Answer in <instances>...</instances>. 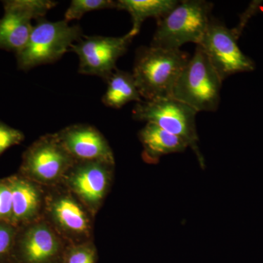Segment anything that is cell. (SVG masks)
I'll list each match as a JSON object with an SVG mask.
<instances>
[{"instance_id":"1","label":"cell","mask_w":263,"mask_h":263,"mask_svg":"<svg viewBox=\"0 0 263 263\" xmlns=\"http://www.w3.org/2000/svg\"><path fill=\"white\" fill-rule=\"evenodd\" d=\"M190 57L181 49L138 48L132 73L141 98L144 100L171 98L174 85Z\"/></svg>"},{"instance_id":"2","label":"cell","mask_w":263,"mask_h":263,"mask_svg":"<svg viewBox=\"0 0 263 263\" xmlns=\"http://www.w3.org/2000/svg\"><path fill=\"white\" fill-rule=\"evenodd\" d=\"M212 3L205 0H184L163 18L157 21L150 46L181 49L188 43L199 45L212 18Z\"/></svg>"},{"instance_id":"3","label":"cell","mask_w":263,"mask_h":263,"mask_svg":"<svg viewBox=\"0 0 263 263\" xmlns=\"http://www.w3.org/2000/svg\"><path fill=\"white\" fill-rule=\"evenodd\" d=\"M222 80L197 45L193 56L181 71L171 98L198 112L216 111L220 103Z\"/></svg>"},{"instance_id":"4","label":"cell","mask_w":263,"mask_h":263,"mask_svg":"<svg viewBox=\"0 0 263 263\" xmlns=\"http://www.w3.org/2000/svg\"><path fill=\"white\" fill-rule=\"evenodd\" d=\"M82 37L79 25H70L65 20L50 22L43 18L38 19L27 44L15 53L18 67L28 70L53 63L70 51L72 45Z\"/></svg>"},{"instance_id":"5","label":"cell","mask_w":263,"mask_h":263,"mask_svg":"<svg viewBox=\"0 0 263 263\" xmlns=\"http://www.w3.org/2000/svg\"><path fill=\"white\" fill-rule=\"evenodd\" d=\"M197 114L195 109L173 98L143 100L136 103L133 110V117L136 120L152 123L182 138L204 167L205 161L198 146Z\"/></svg>"},{"instance_id":"6","label":"cell","mask_w":263,"mask_h":263,"mask_svg":"<svg viewBox=\"0 0 263 263\" xmlns=\"http://www.w3.org/2000/svg\"><path fill=\"white\" fill-rule=\"evenodd\" d=\"M238 38L233 29H228L212 17L199 43L222 81L235 74L252 72L255 69L253 60L240 49Z\"/></svg>"},{"instance_id":"7","label":"cell","mask_w":263,"mask_h":263,"mask_svg":"<svg viewBox=\"0 0 263 263\" xmlns=\"http://www.w3.org/2000/svg\"><path fill=\"white\" fill-rule=\"evenodd\" d=\"M129 33L122 37L86 36L72 45L70 51L79 59V72L107 81L117 70L118 60L127 52L133 41Z\"/></svg>"},{"instance_id":"8","label":"cell","mask_w":263,"mask_h":263,"mask_svg":"<svg viewBox=\"0 0 263 263\" xmlns=\"http://www.w3.org/2000/svg\"><path fill=\"white\" fill-rule=\"evenodd\" d=\"M51 0H8L3 2L4 15L0 18V49L18 53L32 32L33 19L43 18L54 8Z\"/></svg>"},{"instance_id":"9","label":"cell","mask_w":263,"mask_h":263,"mask_svg":"<svg viewBox=\"0 0 263 263\" xmlns=\"http://www.w3.org/2000/svg\"><path fill=\"white\" fill-rule=\"evenodd\" d=\"M72 157L65 149L58 136L40 140L25 156V168L37 179H57L70 164Z\"/></svg>"},{"instance_id":"10","label":"cell","mask_w":263,"mask_h":263,"mask_svg":"<svg viewBox=\"0 0 263 263\" xmlns=\"http://www.w3.org/2000/svg\"><path fill=\"white\" fill-rule=\"evenodd\" d=\"M57 136L72 157L83 161H101L113 163V154L106 140L91 126H70Z\"/></svg>"},{"instance_id":"11","label":"cell","mask_w":263,"mask_h":263,"mask_svg":"<svg viewBox=\"0 0 263 263\" xmlns=\"http://www.w3.org/2000/svg\"><path fill=\"white\" fill-rule=\"evenodd\" d=\"M80 165L72 177V185L76 193L86 201L96 202L103 198L107 185L108 173L107 162L86 161Z\"/></svg>"},{"instance_id":"12","label":"cell","mask_w":263,"mask_h":263,"mask_svg":"<svg viewBox=\"0 0 263 263\" xmlns=\"http://www.w3.org/2000/svg\"><path fill=\"white\" fill-rule=\"evenodd\" d=\"M139 138L144 148V157L152 162H157L162 156L183 152L189 146L182 138L152 123H146L140 131Z\"/></svg>"},{"instance_id":"13","label":"cell","mask_w":263,"mask_h":263,"mask_svg":"<svg viewBox=\"0 0 263 263\" xmlns=\"http://www.w3.org/2000/svg\"><path fill=\"white\" fill-rule=\"evenodd\" d=\"M178 3L179 1L176 0H119L117 1V9L125 10L130 14L133 26L128 33L135 37L146 19L160 20Z\"/></svg>"},{"instance_id":"14","label":"cell","mask_w":263,"mask_h":263,"mask_svg":"<svg viewBox=\"0 0 263 263\" xmlns=\"http://www.w3.org/2000/svg\"><path fill=\"white\" fill-rule=\"evenodd\" d=\"M103 103L109 108L119 109L130 102L143 101L132 72L117 69L109 77Z\"/></svg>"},{"instance_id":"15","label":"cell","mask_w":263,"mask_h":263,"mask_svg":"<svg viewBox=\"0 0 263 263\" xmlns=\"http://www.w3.org/2000/svg\"><path fill=\"white\" fill-rule=\"evenodd\" d=\"M58 249L54 235L46 227L32 228L26 237L24 252L29 262L41 263L53 257Z\"/></svg>"},{"instance_id":"16","label":"cell","mask_w":263,"mask_h":263,"mask_svg":"<svg viewBox=\"0 0 263 263\" xmlns=\"http://www.w3.org/2000/svg\"><path fill=\"white\" fill-rule=\"evenodd\" d=\"M9 185L12 194L13 214L14 220L27 219L37 210L39 196L36 189L24 180L13 178Z\"/></svg>"},{"instance_id":"17","label":"cell","mask_w":263,"mask_h":263,"mask_svg":"<svg viewBox=\"0 0 263 263\" xmlns=\"http://www.w3.org/2000/svg\"><path fill=\"white\" fill-rule=\"evenodd\" d=\"M53 212L59 222L67 229L79 233L87 229V219L84 212L71 199L58 200L53 207Z\"/></svg>"},{"instance_id":"18","label":"cell","mask_w":263,"mask_h":263,"mask_svg":"<svg viewBox=\"0 0 263 263\" xmlns=\"http://www.w3.org/2000/svg\"><path fill=\"white\" fill-rule=\"evenodd\" d=\"M117 8V1L112 0H72L66 10V22L79 20L89 12Z\"/></svg>"},{"instance_id":"19","label":"cell","mask_w":263,"mask_h":263,"mask_svg":"<svg viewBox=\"0 0 263 263\" xmlns=\"http://www.w3.org/2000/svg\"><path fill=\"white\" fill-rule=\"evenodd\" d=\"M24 138L22 132L0 122V155L10 147L19 144Z\"/></svg>"},{"instance_id":"20","label":"cell","mask_w":263,"mask_h":263,"mask_svg":"<svg viewBox=\"0 0 263 263\" xmlns=\"http://www.w3.org/2000/svg\"><path fill=\"white\" fill-rule=\"evenodd\" d=\"M12 214L11 190L8 183H0V218L10 217Z\"/></svg>"},{"instance_id":"21","label":"cell","mask_w":263,"mask_h":263,"mask_svg":"<svg viewBox=\"0 0 263 263\" xmlns=\"http://www.w3.org/2000/svg\"><path fill=\"white\" fill-rule=\"evenodd\" d=\"M67 263H94V253L89 249H76L69 256Z\"/></svg>"},{"instance_id":"22","label":"cell","mask_w":263,"mask_h":263,"mask_svg":"<svg viewBox=\"0 0 263 263\" xmlns=\"http://www.w3.org/2000/svg\"><path fill=\"white\" fill-rule=\"evenodd\" d=\"M12 241V232L9 228L0 226V255L9 249Z\"/></svg>"}]
</instances>
